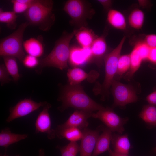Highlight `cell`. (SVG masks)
Returning a JSON list of instances; mask_svg holds the SVG:
<instances>
[{
  "label": "cell",
  "mask_w": 156,
  "mask_h": 156,
  "mask_svg": "<svg viewBox=\"0 0 156 156\" xmlns=\"http://www.w3.org/2000/svg\"><path fill=\"white\" fill-rule=\"evenodd\" d=\"M58 99L62 103L58 108L61 112L69 107L92 112L105 107L90 97L80 84L62 86Z\"/></svg>",
  "instance_id": "1"
},
{
  "label": "cell",
  "mask_w": 156,
  "mask_h": 156,
  "mask_svg": "<svg viewBox=\"0 0 156 156\" xmlns=\"http://www.w3.org/2000/svg\"><path fill=\"white\" fill-rule=\"evenodd\" d=\"M53 4L51 0H35L24 13L29 25L37 27L44 31H49L55 20L52 11Z\"/></svg>",
  "instance_id": "2"
},
{
  "label": "cell",
  "mask_w": 156,
  "mask_h": 156,
  "mask_svg": "<svg viewBox=\"0 0 156 156\" xmlns=\"http://www.w3.org/2000/svg\"><path fill=\"white\" fill-rule=\"evenodd\" d=\"M74 36L73 31H64L55 42L54 47L49 53L40 61L42 67H54L61 70L68 67L70 53V43Z\"/></svg>",
  "instance_id": "3"
},
{
  "label": "cell",
  "mask_w": 156,
  "mask_h": 156,
  "mask_svg": "<svg viewBox=\"0 0 156 156\" xmlns=\"http://www.w3.org/2000/svg\"><path fill=\"white\" fill-rule=\"evenodd\" d=\"M125 39L124 36L117 46L104 58L105 75L104 81L101 85L98 83L93 89L95 94L101 95L102 101L105 100L109 96V90L116 73L118 59Z\"/></svg>",
  "instance_id": "4"
},
{
  "label": "cell",
  "mask_w": 156,
  "mask_h": 156,
  "mask_svg": "<svg viewBox=\"0 0 156 156\" xmlns=\"http://www.w3.org/2000/svg\"><path fill=\"white\" fill-rule=\"evenodd\" d=\"M29 25L27 22L23 23L15 31L1 39V56L14 57L22 62L25 56L23 47V37L25 29Z\"/></svg>",
  "instance_id": "5"
},
{
  "label": "cell",
  "mask_w": 156,
  "mask_h": 156,
  "mask_svg": "<svg viewBox=\"0 0 156 156\" xmlns=\"http://www.w3.org/2000/svg\"><path fill=\"white\" fill-rule=\"evenodd\" d=\"M63 9L71 18L70 24L78 29L86 27L95 13L89 3L83 0H68Z\"/></svg>",
  "instance_id": "6"
},
{
  "label": "cell",
  "mask_w": 156,
  "mask_h": 156,
  "mask_svg": "<svg viewBox=\"0 0 156 156\" xmlns=\"http://www.w3.org/2000/svg\"><path fill=\"white\" fill-rule=\"evenodd\" d=\"M111 89L114 98L113 107H124L138 100L136 91L131 84H124L114 79Z\"/></svg>",
  "instance_id": "7"
},
{
  "label": "cell",
  "mask_w": 156,
  "mask_h": 156,
  "mask_svg": "<svg viewBox=\"0 0 156 156\" xmlns=\"http://www.w3.org/2000/svg\"><path fill=\"white\" fill-rule=\"evenodd\" d=\"M92 117L101 120L112 132L121 134L124 131V125L129 120L127 118L120 117L112 109L109 107H105L96 113H93Z\"/></svg>",
  "instance_id": "8"
},
{
  "label": "cell",
  "mask_w": 156,
  "mask_h": 156,
  "mask_svg": "<svg viewBox=\"0 0 156 156\" xmlns=\"http://www.w3.org/2000/svg\"><path fill=\"white\" fill-rule=\"evenodd\" d=\"M47 103L45 101L37 102L30 99H23L10 108V114L6 121L9 123L15 119L27 116L40 107H43Z\"/></svg>",
  "instance_id": "9"
},
{
  "label": "cell",
  "mask_w": 156,
  "mask_h": 156,
  "mask_svg": "<svg viewBox=\"0 0 156 156\" xmlns=\"http://www.w3.org/2000/svg\"><path fill=\"white\" fill-rule=\"evenodd\" d=\"M51 105L47 102L38 114L35 123V133H45L47 138L53 139L56 136L55 130L51 128V122L49 110Z\"/></svg>",
  "instance_id": "10"
},
{
  "label": "cell",
  "mask_w": 156,
  "mask_h": 156,
  "mask_svg": "<svg viewBox=\"0 0 156 156\" xmlns=\"http://www.w3.org/2000/svg\"><path fill=\"white\" fill-rule=\"evenodd\" d=\"M92 112L76 109L64 123L57 125L55 131L61 130L69 127H75L82 130L87 128L88 119L92 117Z\"/></svg>",
  "instance_id": "11"
},
{
  "label": "cell",
  "mask_w": 156,
  "mask_h": 156,
  "mask_svg": "<svg viewBox=\"0 0 156 156\" xmlns=\"http://www.w3.org/2000/svg\"><path fill=\"white\" fill-rule=\"evenodd\" d=\"M103 128L101 126L95 130L86 128L82 130L83 136L79 146L80 156H92L97 140Z\"/></svg>",
  "instance_id": "12"
},
{
  "label": "cell",
  "mask_w": 156,
  "mask_h": 156,
  "mask_svg": "<svg viewBox=\"0 0 156 156\" xmlns=\"http://www.w3.org/2000/svg\"><path fill=\"white\" fill-rule=\"evenodd\" d=\"M106 31L95 39L90 47L92 54L91 62L95 63L99 67H101L105 57L108 53L106 40Z\"/></svg>",
  "instance_id": "13"
},
{
  "label": "cell",
  "mask_w": 156,
  "mask_h": 156,
  "mask_svg": "<svg viewBox=\"0 0 156 156\" xmlns=\"http://www.w3.org/2000/svg\"><path fill=\"white\" fill-rule=\"evenodd\" d=\"M92 54L90 48H83L73 46L70 47L68 62L73 67H77L91 62Z\"/></svg>",
  "instance_id": "14"
},
{
  "label": "cell",
  "mask_w": 156,
  "mask_h": 156,
  "mask_svg": "<svg viewBox=\"0 0 156 156\" xmlns=\"http://www.w3.org/2000/svg\"><path fill=\"white\" fill-rule=\"evenodd\" d=\"M67 75L69 83L72 85L80 84L82 81L86 79L89 82H94L99 75V73L96 71L92 70L87 73L82 69L77 67L68 69Z\"/></svg>",
  "instance_id": "15"
},
{
  "label": "cell",
  "mask_w": 156,
  "mask_h": 156,
  "mask_svg": "<svg viewBox=\"0 0 156 156\" xmlns=\"http://www.w3.org/2000/svg\"><path fill=\"white\" fill-rule=\"evenodd\" d=\"M111 143L114 152L120 154L128 155L132 148L128 134L112 133Z\"/></svg>",
  "instance_id": "16"
},
{
  "label": "cell",
  "mask_w": 156,
  "mask_h": 156,
  "mask_svg": "<svg viewBox=\"0 0 156 156\" xmlns=\"http://www.w3.org/2000/svg\"><path fill=\"white\" fill-rule=\"evenodd\" d=\"M73 32L77 42L83 48H90L95 39L98 37L91 29L86 27L75 30Z\"/></svg>",
  "instance_id": "17"
},
{
  "label": "cell",
  "mask_w": 156,
  "mask_h": 156,
  "mask_svg": "<svg viewBox=\"0 0 156 156\" xmlns=\"http://www.w3.org/2000/svg\"><path fill=\"white\" fill-rule=\"evenodd\" d=\"M102 131L97 138L92 156H97L110 148L112 132L107 127L103 128Z\"/></svg>",
  "instance_id": "18"
},
{
  "label": "cell",
  "mask_w": 156,
  "mask_h": 156,
  "mask_svg": "<svg viewBox=\"0 0 156 156\" xmlns=\"http://www.w3.org/2000/svg\"><path fill=\"white\" fill-rule=\"evenodd\" d=\"M28 137L26 134L12 133L9 128H5L0 133V146L7 149L10 145L25 139Z\"/></svg>",
  "instance_id": "19"
},
{
  "label": "cell",
  "mask_w": 156,
  "mask_h": 156,
  "mask_svg": "<svg viewBox=\"0 0 156 156\" xmlns=\"http://www.w3.org/2000/svg\"><path fill=\"white\" fill-rule=\"evenodd\" d=\"M107 21L108 23L113 28L120 30H125L127 24L125 17L120 11L110 9L108 12Z\"/></svg>",
  "instance_id": "20"
},
{
  "label": "cell",
  "mask_w": 156,
  "mask_h": 156,
  "mask_svg": "<svg viewBox=\"0 0 156 156\" xmlns=\"http://www.w3.org/2000/svg\"><path fill=\"white\" fill-rule=\"evenodd\" d=\"M23 47L28 55L37 58L41 56L44 53L42 43L40 40L35 38H31L24 41Z\"/></svg>",
  "instance_id": "21"
},
{
  "label": "cell",
  "mask_w": 156,
  "mask_h": 156,
  "mask_svg": "<svg viewBox=\"0 0 156 156\" xmlns=\"http://www.w3.org/2000/svg\"><path fill=\"white\" fill-rule=\"evenodd\" d=\"M56 136L59 139L65 138L72 142L81 140L83 136L82 130L75 127H69L59 131H55Z\"/></svg>",
  "instance_id": "22"
},
{
  "label": "cell",
  "mask_w": 156,
  "mask_h": 156,
  "mask_svg": "<svg viewBox=\"0 0 156 156\" xmlns=\"http://www.w3.org/2000/svg\"><path fill=\"white\" fill-rule=\"evenodd\" d=\"M130 54L131 66L128 71L126 73L124 78L127 81H130L134 73L138 69L143 60L137 49L134 47Z\"/></svg>",
  "instance_id": "23"
},
{
  "label": "cell",
  "mask_w": 156,
  "mask_h": 156,
  "mask_svg": "<svg viewBox=\"0 0 156 156\" xmlns=\"http://www.w3.org/2000/svg\"><path fill=\"white\" fill-rule=\"evenodd\" d=\"M139 116L148 126L156 127V106L150 104L144 106Z\"/></svg>",
  "instance_id": "24"
},
{
  "label": "cell",
  "mask_w": 156,
  "mask_h": 156,
  "mask_svg": "<svg viewBox=\"0 0 156 156\" xmlns=\"http://www.w3.org/2000/svg\"><path fill=\"white\" fill-rule=\"evenodd\" d=\"M145 15L143 12L139 8H135L130 13L128 18L130 26L136 29L142 27L144 21Z\"/></svg>",
  "instance_id": "25"
},
{
  "label": "cell",
  "mask_w": 156,
  "mask_h": 156,
  "mask_svg": "<svg viewBox=\"0 0 156 156\" xmlns=\"http://www.w3.org/2000/svg\"><path fill=\"white\" fill-rule=\"evenodd\" d=\"M4 65L9 74L13 80L17 81L20 77L16 58L11 56L3 57Z\"/></svg>",
  "instance_id": "26"
},
{
  "label": "cell",
  "mask_w": 156,
  "mask_h": 156,
  "mask_svg": "<svg viewBox=\"0 0 156 156\" xmlns=\"http://www.w3.org/2000/svg\"><path fill=\"white\" fill-rule=\"evenodd\" d=\"M17 14L13 11H5L0 9V22L6 24L10 29H14L17 27Z\"/></svg>",
  "instance_id": "27"
},
{
  "label": "cell",
  "mask_w": 156,
  "mask_h": 156,
  "mask_svg": "<svg viewBox=\"0 0 156 156\" xmlns=\"http://www.w3.org/2000/svg\"><path fill=\"white\" fill-rule=\"evenodd\" d=\"M131 66L130 54L120 55L118 60L117 70L115 77L116 79H120L122 75L127 72Z\"/></svg>",
  "instance_id": "28"
},
{
  "label": "cell",
  "mask_w": 156,
  "mask_h": 156,
  "mask_svg": "<svg viewBox=\"0 0 156 156\" xmlns=\"http://www.w3.org/2000/svg\"><path fill=\"white\" fill-rule=\"evenodd\" d=\"M35 0H12L13 10L16 14L24 13L34 3Z\"/></svg>",
  "instance_id": "29"
},
{
  "label": "cell",
  "mask_w": 156,
  "mask_h": 156,
  "mask_svg": "<svg viewBox=\"0 0 156 156\" xmlns=\"http://www.w3.org/2000/svg\"><path fill=\"white\" fill-rule=\"evenodd\" d=\"M61 156H76L79 151V146L77 142H70L64 146H57Z\"/></svg>",
  "instance_id": "30"
},
{
  "label": "cell",
  "mask_w": 156,
  "mask_h": 156,
  "mask_svg": "<svg viewBox=\"0 0 156 156\" xmlns=\"http://www.w3.org/2000/svg\"><path fill=\"white\" fill-rule=\"evenodd\" d=\"M22 62L26 67L33 68L37 66L40 62L38 58L28 55L25 56Z\"/></svg>",
  "instance_id": "31"
},
{
  "label": "cell",
  "mask_w": 156,
  "mask_h": 156,
  "mask_svg": "<svg viewBox=\"0 0 156 156\" xmlns=\"http://www.w3.org/2000/svg\"><path fill=\"white\" fill-rule=\"evenodd\" d=\"M9 74L5 65L1 64L0 66V81L1 86L9 82L11 80Z\"/></svg>",
  "instance_id": "32"
},
{
  "label": "cell",
  "mask_w": 156,
  "mask_h": 156,
  "mask_svg": "<svg viewBox=\"0 0 156 156\" xmlns=\"http://www.w3.org/2000/svg\"><path fill=\"white\" fill-rule=\"evenodd\" d=\"M145 44L150 48L156 47V34H148L145 36L143 40Z\"/></svg>",
  "instance_id": "33"
},
{
  "label": "cell",
  "mask_w": 156,
  "mask_h": 156,
  "mask_svg": "<svg viewBox=\"0 0 156 156\" xmlns=\"http://www.w3.org/2000/svg\"><path fill=\"white\" fill-rule=\"evenodd\" d=\"M146 100L149 104L156 106V90L147 96Z\"/></svg>",
  "instance_id": "34"
},
{
  "label": "cell",
  "mask_w": 156,
  "mask_h": 156,
  "mask_svg": "<svg viewBox=\"0 0 156 156\" xmlns=\"http://www.w3.org/2000/svg\"><path fill=\"white\" fill-rule=\"evenodd\" d=\"M148 60L153 64H156V47L151 48Z\"/></svg>",
  "instance_id": "35"
},
{
  "label": "cell",
  "mask_w": 156,
  "mask_h": 156,
  "mask_svg": "<svg viewBox=\"0 0 156 156\" xmlns=\"http://www.w3.org/2000/svg\"><path fill=\"white\" fill-rule=\"evenodd\" d=\"M106 10L108 11L110 10L112 5V1L110 0H98L97 1Z\"/></svg>",
  "instance_id": "36"
},
{
  "label": "cell",
  "mask_w": 156,
  "mask_h": 156,
  "mask_svg": "<svg viewBox=\"0 0 156 156\" xmlns=\"http://www.w3.org/2000/svg\"><path fill=\"white\" fill-rule=\"evenodd\" d=\"M109 152L108 156H129L128 155H124L116 153L112 151L110 148L108 150Z\"/></svg>",
  "instance_id": "37"
},
{
  "label": "cell",
  "mask_w": 156,
  "mask_h": 156,
  "mask_svg": "<svg viewBox=\"0 0 156 156\" xmlns=\"http://www.w3.org/2000/svg\"><path fill=\"white\" fill-rule=\"evenodd\" d=\"M38 156H45V154L44 149H40L38 151Z\"/></svg>",
  "instance_id": "38"
},
{
  "label": "cell",
  "mask_w": 156,
  "mask_h": 156,
  "mask_svg": "<svg viewBox=\"0 0 156 156\" xmlns=\"http://www.w3.org/2000/svg\"><path fill=\"white\" fill-rule=\"evenodd\" d=\"M153 153L156 154V146L153 149Z\"/></svg>",
  "instance_id": "39"
},
{
  "label": "cell",
  "mask_w": 156,
  "mask_h": 156,
  "mask_svg": "<svg viewBox=\"0 0 156 156\" xmlns=\"http://www.w3.org/2000/svg\"><path fill=\"white\" fill-rule=\"evenodd\" d=\"M4 156H7V155H6V154H5V155H4Z\"/></svg>",
  "instance_id": "40"
},
{
  "label": "cell",
  "mask_w": 156,
  "mask_h": 156,
  "mask_svg": "<svg viewBox=\"0 0 156 156\" xmlns=\"http://www.w3.org/2000/svg\"><path fill=\"white\" fill-rule=\"evenodd\" d=\"M16 156H19V155H16Z\"/></svg>",
  "instance_id": "41"
}]
</instances>
